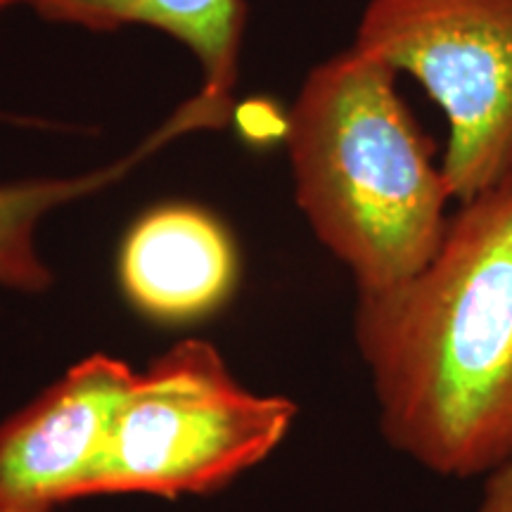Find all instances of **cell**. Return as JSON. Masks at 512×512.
I'll return each mask as SVG.
<instances>
[{
  "mask_svg": "<svg viewBox=\"0 0 512 512\" xmlns=\"http://www.w3.org/2000/svg\"><path fill=\"white\" fill-rule=\"evenodd\" d=\"M354 339L396 451L446 479L512 460V178L456 204L420 273L358 292Z\"/></svg>",
  "mask_w": 512,
  "mask_h": 512,
  "instance_id": "obj_1",
  "label": "cell"
},
{
  "mask_svg": "<svg viewBox=\"0 0 512 512\" xmlns=\"http://www.w3.org/2000/svg\"><path fill=\"white\" fill-rule=\"evenodd\" d=\"M399 74L354 46L311 69L287 117L294 197L313 235L382 292L432 261L453 192L437 145L396 88Z\"/></svg>",
  "mask_w": 512,
  "mask_h": 512,
  "instance_id": "obj_2",
  "label": "cell"
},
{
  "mask_svg": "<svg viewBox=\"0 0 512 512\" xmlns=\"http://www.w3.org/2000/svg\"><path fill=\"white\" fill-rule=\"evenodd\" d=\"M294 415L290 399L252 394L211 344L188 339L133 375L93 496L219 491L271 456Z\"/></svg>",
  "mask_w": 512,
  "mask_h": 512,
  "instance_id": "obj_3",
  "label": "cell"
},
{
  "mask_svg": "<svg viewBox=\"0 0 512 512\" xmlns=\"http://www.w3.org/2000/svg\"><path fill=\"white\" fill-rule=\"evenodd\" d=\"M351 46L437 102L456 204L512 178V0H368Z\"/></svg>",
  "mask_w": 512,
  "mask_h": 512,
  "instance_id": "obj_4",
  "label": "cell"
},
{
  "mask_svg": "<svg viewBox=\"0 0 512 512\" xmlns=\"http://www.w3.org/2000/svg\"><path fill=\"white\" fill-rule=\"evenodd\" d=\"M133 375L119 358L88 356L0 422V512H55L93 496Z\"/></svg>",
  "mask_w": 512,
  "mask_h": 512,
  "instance_id": "obj_5",
  "label": "cell"
},
{
  "mask_svg": "<svg viewBox=\"0 0 512 512\" xmlns=\"http://www.w3.org/2000/svg\"><path fill=\"white\" fill-rule=\"evenodd\" d=\"M133 309L159 323H190L219 311L238 287L233 235L197 204H159L128 228L117 261Z\"/></svg>",
  "mask_w": 512,
  "mask_h": 512,
  "instance_id": "obj_6",
  "label": "cell"
},
{
  "mask_svg": "<svg viewBox=\"0 0 512 512\" xmlns=\"http://www.w3.org/2000/svg\"><path fill=\"white\" fill-rule=\"evenodd\" d=\"M230 110L233 100L197 91L157 131H152L145 143L117 162L72 178L0 183V287L22 294H38L53 287V271L38 252V228L50 211L117 183L133 166L192 131L226 126Z\"/></svg>",
  "mask_w": 512,
  "mask_h": 512,
  "instance_id": "obj_7",
  "label": "cell"
},
{
  "mask_svg": "<svg viewBox=\"0 0 512 512\" xmlns=\"http://www.w3.org/2000/svg\"><path fill=\"white\" fill-rule=\"evenodd\" d=\"M36 12L48 22L86 31H162L200 64V91L233 100L245 41V0H43Z\"/></svg>",
  "mask_w": 512,
  "mask_h": 512,
  "instance_id": "obj_8",
  "label": "cell"
},
{
  "mask_svg": "<svg viewBox=\"0 0 512 512\" xmlns=\"http://www.w3.org/2000/svg\"><path fill=\"white\" fill-rule=\"evenodd\" d=\"M475 512H512V460L482 479Z\"/></svg>",
  "mask_w": 512,
  "mask_h": 512,
  "instance_id": "obj_9",
  "label": "cell"
},
{
  "mask_svg": "<svg viewBox=\"0 0 512 512\" xmlns=\"http://www.w3.org/2000/svg\"><path fill=\"white\" fill-rule=\"evenodd\" d=\"M38 3H43V0H0V15H3L5 10H12V8H38Z\"/></svg>",
  "mask_w": 512,
  "mask_h": 512,
  "instance_id": "obj_10",
  "label": "cell"
}]
</instances>
